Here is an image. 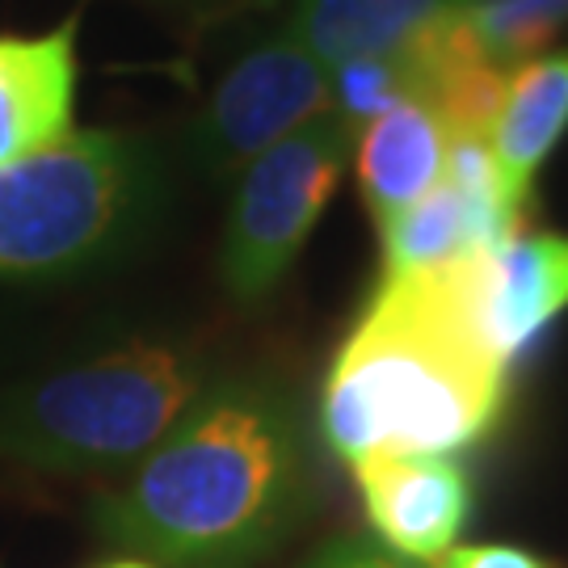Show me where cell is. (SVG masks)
Wrapping results in <instances>:
<instances>
[{
  "mask_svg": "<svg viewBox=\"0 0 568 568\" xmlns=\"http://www.w3.org/2000/svg\"><path fill=\"white\" fill-rule=\"evenodd\" d=\"M312 506L307 429L283 392L211 384L98 497L93 527L152 568H253Z\"/></svg>",
  "mask_w": 568,
  "mask_h": 568,
  "instance_id": "6da1fadb",
  "label": "cell"
},
{
  "mask_svg": "<svg viewBox=\"0 0 568 568\" xmlns=\"http://www.w3.org/2000/svg\"><path fill=\"white\" fill-rule=\"evenodd\" d=\"M506 371L471 312V257L384 278L321 392V434L345 464L450 455L493 434Z\"/></svg>",
  "mask_w": 568,
  "mask_h": 568,
  "instance_id": "7a4b0ae2",
  "label": "cell"
},
{
  "mask_svg": "<svg viewBox=\"0 0 568 568\" xmlns=\"http://www.w3.org/2000/svg\"><path fill=\"white\" fill-rule=\"evenodd\" d=\"M211 384V363L194 345L105 349L0 392V459L39 471L135 467Z\"/></svg>",
  "mask_w": 568,
  "mask_h": 568,
  "instance_id": "3957f363",
  "label": "cell"
},
{
  "mask_svg": "<svg viewBox=\"0 0 568 568\" xmlns=\"http://www.w3.org/2000/svg\"><path fill=\"white\" fill-rule=\"evenodd\" d=\"M143 148L119 131H68L0 169V283L63 278L119 248L148 206Z\"/></svg>",
  "mask_w": 568,
  "mask_h": 568,
  "instance_id": "277c9868",
  "label": "cell"
},
{
  "mask_svg": "<svg viewBox=\"0 0 568 568\" xmlns=\"http://www.w3.org/2000/svg\"><path fill=\"white\" fill-rule=\"evenodd\" d=\"M349 143V131L328 114L236 173L220 248V278L232 300L257 304L283 283L337 194Z\"/></svg>",
  "mask_w": 568,
  "mask_h": 568,
  "instance_id": "5b68a950",
  "label": "cell"
},
{
  "mask_svg": "<svg viewBox=\"0 0 568 568\" xmlns=\"http://www.w3.org/2000/svg\"><path fill=\"white\" fill-rule=\"evenodd\" d=\"M333 114L328 68L286 26L248 47L215 84L199 122V156L206 173L236 178L274 143Z\"/></svg>",
  "mask_w": 568,
  "mask_h": 568,
  "instance_id": "8992f818",
  "label": "cell"
},
{
  "mask_svg": "<svg viewBox=\"0 0 568 568\" xmlns=\"http://www.w3.org/2000/svg\"><path fill=\"white\" fill-rule=\"evenodd\" d=\"M354 480L363 493L366 518L384 548L408 560H443L471 514V485L447 455H363L354 459Z\"/></svg>",
  "mask_w": 568,
  "mask_h": 568,
  "instance_id": "52a82bcc",
  "label": "cell"
},
{
  "mask_svg": "<svg viewBox=\"0 0 568 568\" xmlns=\"http://www.w3.org/2000/svg\"><path fill=\"white\" fill-rule=\"evenodd\" d=\"M568 307V241L551 232L509 236L471 257V312L501 363L523 349Z\"/></svg>",
  "mask_w": 568,
  "mask_h": 568,
  "instance_id": "ba28073f",
  "label": "cell"
},
{
  "mask_svg": "<svg viewBox=\"0 0 568 568\" xmlns=\"http://www.w3.org/2000/svg\"><path fill=\"white\" fill-rule=\"evenodd\" d=\"M77 105V21L0 34V169L60 143Z\"/></svg>",
  "mask_w": 568,
  "mask_h": 568,
  "instance_id": "9c48e42d",
  "label": "cell"
},
{
  "mask_svg": "<svg viewBox=\"0 0 568 568\" xmlns=\"http://www.w3.org/2000/svg\"><path fill=\"white\" fill-rule=\"evenodd\" d=\"M354 143H358L363 203L375 215V224H387L392 215L408 211L443 182L450 131L426 98H413L363 126Z\"/></svg>",
  "mask_w": 568,
  "mask_h": 568,
  "instance_id": "30bf717a",
  "label": "cell"
},
{
  "mask_svg": "<svg viewBox=\"0 0 568 568\" xmlns=\"http://www.w3.org/2000/svg\"><path fill=\"white\" fill-rule=\"evenodd\" d=\"M568 131V51L535 55L514 68L501 93V110L488 131L493 164L506 199L518 211L527 206L530 182Z\"/></svg>",
  "mask_w": 568,
  "mask_h": 568,
  "instance_id": "8fae6325",
  "label": "cell"
},
{
  "mask_svg": "<svg viewBox=\"0 0 568 568\" xmlns=\"http://www.w3.org/2000/svg\"><path fill=\"white\" fill-rule=\"evenodd\" d=\"M464 4L467 0H295L291 30L333 68L354 55L417 47Z\"/></svg>",
  "mask_w": 568,
  "mask_h": 568,
  "instance_id": "7c38bea8",
  "label": "cell"
},
{
  "mask_svg": "<svg viewBox=\"0 0 568 568\" xmlns=\"http://www.w3.org/2000/svg\"><path fill=\"white\" fill-rule=\"evenodd\" d=\"M429 89V55L426 39L405 51H379V55H354L328 68V93H333V119L349 131V140L384 119L387 110L426 98Z\"/></svg>",
  "mask_w": 568,
  "mask_h": 568,
  "instance_id": "4fadbf2b",
  "label": "cell"
},
{
  "mask_svg": "<svg viewBox=\"0 0 568 568\" xmlns=\"http://www.w3.org/2000/svg\"><path fill=\"white\" fill-rule=\"evenodd\" d=\"M467 30L501 72L535 60L568 26V0H467Z\"/></svg>",
  "mask_w": 568,
  "mask_h": 568,
  "instance_id": "5bb4252c",
  "label": "cell"
},
{
  "mask_svg": "<svg viewBox=\"0 0 568 568\" xmlns=\"http://www.w3.org/2000/svg\"><path fill=\"white\" fill-rule=\"evenodd\" d=\"M300 568H426V565H417V560H408V556L384 548L375 539L345 535V539H333L325 548H316Z\"/></svg>",
  "mask_w": 568,
  "mask_h": 568,
  "instance_id": "9a60e30c",
  "label": "cell"
},
{
  "mask_svg": "<svg viewBox=\"0 0 568 568\" xmlns=\"http://www.w3.org/2000/svg\"><path fill=\"white\" fill-rule=\"evenodd\" d=\"M438 568H548L539 556L509 544H476V548H450Z\"/></svg>",
  "mask_w": 568,
  "mask_h": 568,
  "instance_id": "2e32d148",
  "label": "cell"
},
{
  "mask_svg": "<svg viewBox=\"0 0 568 568\" xmlns=\"http://www.w3.org/2000/svg\"><path fill=\"white\" fill-rule=\"evenodd\" d=\"M102 568H152V565H148V560H135V556H131V560H114V565H102Z\"/></svg>",
  "mask_w": 568,
  "mask_h": 568,
  "instance_id": "e0dca14e",
  "label": "cell"
}]
</instances>
